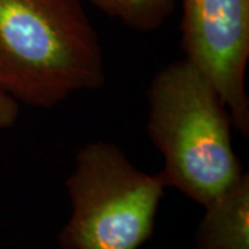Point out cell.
Returning a JSON list of instances; mask_svg holds the SVG:
<instances>
[{
	"instance_id": "7",
	"label": "cell",
	"mask_w": 249,
	"mask_h": 249,
	"mask_svg": "<svg viewBox=\"0 0 249 249\" xmlns=\"http://www.w3.org/2000/svg\"><path fill=\"white\" fill-rule=\"evenodd\" d=\"M19 104L0 90V130L9 129L17 122Z\"/></svg>"
},
{
	"instance_id": "6",
	"label": "cell",
	"mask_w": 249,
	"mask_h": 249,
	"mask_svg": "<svg viewBox=\"0 0 249 249\" xmlns=\"http://www.w3.org/2000/svg\"><path fill=\"white\" fill-rule=\"evenodd\" d=\"M126 27L137 32L158 29L173 13L176 0H124Z\"/></svg>"
},
{
	"instance_id": "8",
	"label": "cell",
	"mask_w": 249,
	"mask_h": 249,
	"mask_svg": "<svg viewBox=\"0 0 249 249\" xmlns=\"http://www.w3.org/2000/svg\"><path fill=\"white\" fill-rule=\"evenodd\" d=\"M90 1L108 17L118 18L124 21V13H126L124 0H90Z\"/></svg>"
},
{
	"instance_id": "2",
	"label": "cell",
	"mask_w": 249,
	"mask_h": 249,
	"mask_svg": "<svg viewBox=\"0 0 249 249\" xmlns=\"http://www.w3.org/2000/svg\"><path fill=\"white\" fill-rule=\"evenodd\" d=\"M147 100V132L163 160V186L206 206L244 175L227 106L186 57L155 73Z\"/></svg>"
},
{
	"instance_id": "5",
	"label": "cell",
	"mask_w": 249,
	"mask_h": 249,
	"mask_svg": "<svg viewBox=\"0 0 249 249\" xmlns=\"http://www.w3.org/2000/svg\"><path fill=\"white\" fill-rule=\"evenodd\" d=\"M196 249H249V175L205 206L196 234Z\"/></svg>"
},
{
	"instance_id": "1",
	"label": "cell",
	"mask_w": 249,
	"mask_h": 249,
	"mask_svg": "<svg viewBox=\"0 0 249 249\" xmlns=\"http://www.w3.org/2000/svg\"><path fill=\"white\" fill-rule=\"evenodd\" d=\"M106 83L101 43L80 0H0V90L53 108Z\"/></svg>"
},
{
	"instance_id": "4",
	"label": "cell",
	"mask_w": 249,
	"mask_h": 249,
	"mask_svg": "<svg viewBox=\"0 0 249 249\" xmlns=\"http://www.w3.org/2000/svg\"><path fill=\"white\" fill-rule=\"evenodd\" d=\"M181 49L217 90L232 127L249 136V0H181Z\"/></svg>"
},
{
	"instance_id": "3",
	"label": "cell",
	"mask_w": 249,
	"mask_h": 249,
	"mask_svg": "<svg viewBox=\"0 0 249 249\" xmlns=\"http://www.w3.org/2000/svg\"><path fill=\"white\" fill-rule=\"evenodd\" d=\"M65 186L72 214L58 237L62 249H139L151 237L166 188L108 142L80 148Z\"/></svg>"
}]
</instances>
